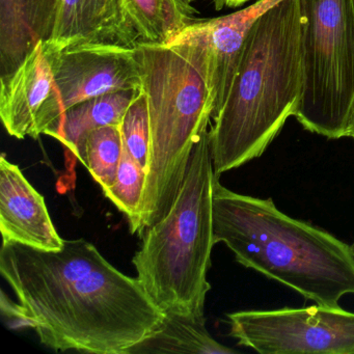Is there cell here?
Here are the masks:
<instances>
[{
  "instance_id": "1",
  "label": "cell",
  "mask_w": 354,
  "mask_h": 354,
  "mask_svg": "<svg viewBox=\"0 0 354 354\" xmlns=\"http://www.w3.org/2000/svg\"><path fill=\"white\" fill-rule=\"evenodd\" d=\"M0 273L19 301L1 292L10 326L34 329L57 352L131 354L165 318L136 277L84 238L57 252L3 243Z\"/></svg>"
},
{
  "instance_id": "2",
  "label": "cell",
  "mask_w": 354,
  "mask_h": 354,
  "mask_svg": "<svg viewBox=\"0 0 354 354\" xmlns=\"http://www.w3.org/2000/svg\"><path fill=\"white\" fill-rule=\"evenodd\" d=\"M302 90L299 0H281L246 35L229 94L209 129L216 175L258 158L294 117Z\"/></svg>"
},
{
  "instance_id": "3",
  "label": "cell",
  "mask_w": 354,
  "mask_h": 354,
  "mask_svg": "<svg viewBox=\"0 0 354 354\" xmlns=\"http://www.w3.org/2000/svg\"><path fill=\"white\" fill-rule=\"evenodd\" d=\"M215 174L213 233L236 261L295 290L320 306L339 308L354 294L351 248L328 232L288 216L272 198L244 196L225 188Z\"/></svg>"
},
{
  "instance_id": "4",
  "label": "cell",
  "mask_w": 354,
  "mask_h": 354,
  "mask_svg": "<svg viewBox=\"0 0 354 354\" xmlns=\"http://www.w3.org/2000/svg\"><path fill=\"white\" fill-rule=\"evenodd\" d=\"M134 49L150 125L138 233L142 237L173 205L194 146L209 130L214 101L208 57L201 45L140 43Z\"/></svg>"
},
{
  "instance_id": "5",
  "label": "cell",
  "mask_w": 354,
  "mask_h": 354,
  "mask_svg": "<svg viewBox=\"0 0 354 354\" xmlns=\"http://www.w3.org/2000/svg\"><path fill=\"white\" fill-rule=\"evenodd\" d=\"M209 130L194 146L183 183L167 214L142 235L132 259L136 279L165 314L205 316L213 233L215 171Z\"/></svg>"
},
{
  "instance_id": "6",
  "label": "cell",
  "mask_w": 354,
  "mask_h": 354,
  "mask_svg": "<svg viewBox=\"0 0 354 354\" xmlns=\"http://www.w3.org/2000/svg\"><path fill=\"white\" fill-rule=\"evenodd\" d=\"M302 90L294 117L330 140L347 138L354 104V0H299Z\"/></svg>"
},
{
  "instance_id": "7",
  "label": "cell",
  "mask_w": 354,
  "mask_h": 354,
  "mask_svg": "<svg viewBox=\"0 0 354 354\" xmlns=\"http://www.w3.org/2000/svg\"><path fill=\"white\" fill-rule=\"evenodd\" d=\"M230 335L262 354H354V313L317 306L227 315Z\"/></svg>"
},
{
  "instance_id": "8",
  "label": "cell",
  "mask_w": 354,
  "mask_h": 354,
  "mask_svg": "<svg viewBox=\"0 0 354 354\" xmlns=\"http://www.w3.org/2000/svg\"><path fill=\"white\" fill-rule=\"evenodd\" d=\"M46 55L57 92V121L66 111L88 99L122 91L142 90V75L134 48L84 44Z\"/></svg>"
},
{
  "instance_id": "9",
  "label": "cell",
  "mask_w": 354,
  "mask_h": 354,
  "mask_svg": "<svg viewBox=\"0 0 354 354\" xmlns=\"http://www.w3.org/2000/svg\"><path fill=\"white\" fill-rule=\"evenodd\" d=\"M43 42L13 72L0 76V118L18 140L38 138L57 119L53 69Z\"/></svg>"
},
{
  "instance_id": "10",
  "label": "cell",
  "mask_w": 354,
  "mask_h": 354,
  "mask_svg": "<svg viewBox=\"0 0 354 354\" xmlns=\"http://www.w3.org/2000/svg\"><path fill=\"white\" fill-rule=\"evenodd\" d=\"M46 53L84 44H111L134 48L142 43L125 0H59Z\"/></svg>"
},
{
  "instance_id": "11",
  "label": "cell",
  "mask_w": 354,
  "mask_h": 354,
  "mask_svg": "<svg viewBox=\"0 0 354 354\" xmlns=\"http://www.w3.org/2000/svg\"><path fill=\"white\" fill-rule=\"evenodd\" d=\"M0 231L3 243L57 252L65 240L53 225L44 196L15 163L0 157Z\"/></svg>"
},
{
  "instance_id": "12",
  "label": "cell",
  "mask_w": 354,
  "mask_h": 354,
  "mask_svg": "<svg viewBox=\"0 0 354 354\" xmlns=\"http://www.w3.org/2000/svg\"><path fill=\"white\" fill-rule=\"evenodd\" d=\"M59 0H0V76L50 37Z\"/></svg>"
},
{
  "instance_id": "13",
  "label": "cell",
  "mask_w": 354,
  "mask_h": 354,
  "mask_svg": "<svg viewBox=\"0 0 354 354\" xmlns=\"http://www.w3.org/2000/svg\"><path fill=\"white\" fill-rule=\"evenodd\" d=\"M140 91H122L88 99L66 111L45 132L84 161L86 136L97 128L120 125Z\"/></svg>"
},
{
  "instance_id": "14",
  "label": "cell",
  "mask_w": 354,
  "mask_h": 354,
  "mask_svg": "<svg viewBox=\"0 0 354 354\" xmlns=\"http://www.w3.org/2000/svg\"><path fill=\"white\" fill-rule=\"evenodd\" d=\"M132 353H236L213 339L206 327L205 316L165 314L162 324Z\"/></svg>"
},
{
  "instance_id": "15",
  "label": "cell",
  "mask_w": 354,
  "mask_h": 354,
  "mask_svg": "<svg viewBox=\"0 0 354 354\" xmlns=\"http://www.w3.org/2000/svg\"><path fill=\"white\" fill-rule=\"evenodd\" d=\"M142 43L167 45L196 21L198 11L183 0H125Z\"/></svg>"
},
{
  "instance_id": "16",
  "label": "cell",
  "mask_w": 354,
  "mask_h": 354,
  "mask_svg": "<svg viewBox=\"0 0 354 354\" xmlns=\"http://www.w3.org/2000/svg\"><path fill=\"white\" fill-rule=\"evenodd\" d=\"M120 125L97 128L86 136L84 142L82 165L88 169L102 190L113 185L121 162L123 138Z\"/></svg>"
},
{
  "instance_id": "17",
  "label": "cell",
  "mask_w": 354,
  "mask_h": 354,
  "mask_svg": "<svg viewBox=\"0 0 354 354\" xmlns=\"http://www.w3.org/2000/svg\"><path fill=\"white\" fill-rule=\"evenodd\" d=\"M146 174V169L132 158L123 145V154L115 182L102 190L104 196L126 217L131 234H138L140 229Z\"/></svg>"
},
{
  "instance_id": "18",
  "label": "cell",
  "mask_w": 354,
  "mask_h": 354,
  "mask_svg": "<svg viewBox=\"0 0 354 354\" xmlns=\"http://www.w3.org/2000/svg\"><path fill=\"white\" fill-rule=\"evenodd\" d=\"M123 145L132 158L146 169L148 163L150 125L148 102L144 90L140 91L126 111L121 123Z\"/></svg>"
},
{
  "instance_id": "19",
  "label": "cell",
  "mask_w": 354,
  "mask_h": 354,
  "mask_svg": "<svg viewBox=\"0 0 354 354\" xmlns=\"http://www.w3.org/2000/svg\"><path fill=\"white\" fill-rule=\"evenodd\" d=\"M248 1H250V0H213L216 11H221L225 8L235 9V8L241 7L242 5L248 3Z\"/></svg>"
},
{
  "instance_id": "20",
  "label": "cell",
  "mask_w": 354,
  "mask_h": 354,
  "mask_svg": "<svg viewBox=\"0 0 354 354\" xmlns=\"http://www.w3.org/2000/svg\"><path fill=\"white\" fill-rule=\"evenodd\" d=\"M348 138H352L354 140V104L352 107L351 119L349 124V136Z\"/></svg>"
},
{
  "instance_id": "21",
  "label": "cell",
  "mask_w": 354,
  "mask_h": 354,
  "mask_svg": "<svg viewBox=\"0 0 354 354\" xmlns=\"http://www.w3.org/2000/svg\"><path fill=\"white\" fill-rule=\"evenodd\" d=\"M184 3H188V5H192L194 0H183Z\"/></svg>"
},
{
  "instance_id": "22",
  "label": "cell",
  "mask_w": 354,
  "mask_h": 354,
  "mask_svg": "<svg viewBox=\"0 0 354 354\" xmlns=\"http://www.w3.org/2000/svg\"><path fill=\"white\" fill-rule=\"evenodd\" d=\"M350 248H351L352 256H353V259H354V243L352 244V245L350 246Z\"/></svg>"
}]
</instances>
